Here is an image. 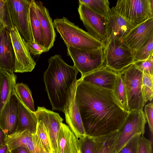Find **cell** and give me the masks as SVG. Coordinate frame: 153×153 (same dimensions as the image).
I'll return each mask as SVG.
<instances>
[{
  "label": "cell",
  "mask_w": 153,
  "mask_h": 153,
  "mask_svg": "<svg viewBox=\"0 0 153 153\" xmlns=\"http://www.w3.org/2000/svg\"><path fill=\"white\" fill-rule=\"evenodd\" d=\"M75 100L86 135L97 137L119 131L129 112L112 91L77 80Z\"/></svg>",
  "instance_id": "6da1fadb"
},
{
  "label": "cell",
  "mask_w": 153,
  "mask_h": 153,
  "mask_svg": "<svg viewBox=\"0 0 153 153\" xmlns=\"http://www.w3.org/2000/svg\"><path fill=\"white\" fill-rule=\"evenodd\" d=\"M48 61V67L44 73L45 89L52 110L64 112L70 89L79 71L60 55L55 54Z\"/></svg>",
  "instance_id": "7a4b0ae2"
},
{
  "label": "cell",
  "mask_w": 153,
  "mask_h": 153,
  "mask_svg": "<svg viewBox=\"0 0 153 153\" xmlns=\"http://www.w3.org/2000/svg\"><path fill=\"white\" fill-rule=\"evenodd\" d=\"M54 28L60 35L67 46L82 50L97 49L104 45L89 33L65 17L53 22Z\"/></svg>",
  "instance_id": "3957f363"
},
{
  "label": "cell",
  "mask_w": 153,
  "mask_h": 153,
  "mask_svg": "<svg viewBox=\"0 0 153 153\" xmlns=\"http://www.w3.org/2000/svg\"><path fill=\"white\" fill-rule=\"evenodd\" d=\"M120 72L126 91L128 112L143 110L146 104L141 91L143 73L133 63Z\"/></svg>",
  "instance_id": "277c9868"
},
{
  "label": "cell",
  "mask_w": 153,
  "mask_h": 153,
  "mask_svg": "<svg viewBox=\"0 0 153 153\" xmlns=\"http://www.w3.org/2000/svg\"><path fill=\"white\" fill-rule=\"evenodd\" d=\"M114 7L134 27L153 18V0H118Z\"/></svg>",
  "instance_id": "5b68a950"
},
{
  "label": "cell",
  "mask_w": 153,
  "mask_h": 153,
  "mask_svg": "<svg viewBox=\"0 0 153 153\" xmlns=\"http://www.w3.org/2000/svg\"><path fill=\"white\" fill-rule=\"evenodd\" d=\"M67 54L74 62V66L82 77L86 74L105 66L104 48L85 50L67 46Z\"/></svg>",
  "instance_id": "8992f818"
},
{
  "label": "cell",
  "mask_w": 153,
  "mask_h": 153,
  "mask_svg": "<svg viewBox=\"0 0 153 153\" xmlns=\"http://www.w3.org/2000/svg\"><path fill=\"white\" fill-rule=\"evenodd\" d=\"M105 66L117 72L121 71L134 62L135 53L120 39L111 41L104 50Z\"/></svg>",
  "instance_id": "52a82bcc"
},
{
  "label": "cell",
  "mask_w": 153,
  "mask_h": 153,
  "mask_svg": "<svg viewBox=\"0 0 153 153\" xmlns=\"http://www.w3.org/2000/svg\"><path fill=\"white\" fill-rule=\"evenodd\" d=\"M11 19L26 42H34L30 25L29 9L31 0H6Z\"/></svg>",
  "instance_id": "ba28073f"
},
{
  "label": "cell",
  "mask_w": 153,
  "mask_h": 153,
  "mask_svg": "<svg viewBox=\"0 0 153 153\" xmlns=\"http://www.w3.org/2000/svg\"><path fill=\"white\" fill-rule=\"evenodd\" d=\"M9 33L15 57L14 72L23 73L32 71L36 63L27 49L26 41L14 25Z\"/></svg>",
  "instance_id": "9c48e42d"
},
{
  "label": "cell",
  "mask_w": 153,
  "mask_h": 153,
  "mask_svg": "<svg viewBox=\"0 0 153 153\" xmlns=\"http://www.w3.org/2000/svg\"><path fill=\"white\" fill-rule=\"evenodd\" d=\"M146 122L143 110L129 112L123 124L119 130V135L116 147L117 153L134 135L139 134L143 135Z\"/></svg>",
  "instance_id": "30bf717a"
},
{
  "label": "cell",
  "mask_w": 153,
  "mask_h": 153,
  "mask_svg": "<svg viewBox=\"0 0 153 153\" xmlns=\"http://www.w3.org/2000/svg\"><path fill=\"white\" fill-rule=\"evenodd\" d=\"M78 11L87 32L105 47L107 23L105 19L82 3H79Z\"/></svg>",
  "instance_id": "8fae6325"
},
{
  "label": "cell",
  "mask_w": 153,
  "mask_h": 153,
  "mask_svg": "<svg viewBox=\"0 0 153 153\" xmlns=\"http://www.w3.org/2000/svg\"><path fill=\"white\" fill-rule=\"evenodd\" d=\"M77 81H74L70 89L64 113L69 127L76 137L80 139L86 134L75 100Z\"/></svg>",
  "instance_id": "7c38bea8"
},
{
  "label": "cell",
  "mask_w": 153,
  "mask_h": 153,
  "mask_svg": "<svg viewBox=\"0 0 153 153\" xmlns=\"http://www.w3.org/2000/svg\"><path fill=\"white\" fill-rule=\"evenodd\" d=\"M35 113L43 121L47 131L53 153H59L58 140L63 119L57 113L38 106Z\"/></svg>",
  "instance_id": "4fadbf2b"
},
{
  "label": "cell",
  "mask_w": 153,
  "mask_h": 153,
  "mask_svg": "<svg viewBox=\"0 0 153 153\" xmlns=\"http://www.w3.org/2000/svg\"><path fill=\"white\" fill-rule=\"evenodd\" d=\"M153 36V18L133 28L121 39L128 48L134 52Z\"/></svg>",
  "instance_id": "5bb4252c"
},
{
  "label": "cell",
  "mask_w": 153,
  "mask_h": 153,
  "mask_svg": "<svg viewBox=\"0 0 153 153\" xmlns=\"http://www.w3.org/2000/svg\"><path fill=\"white\" fill-rule=\"evenodd\" d=\"M18 98L15 92L0 113V126L7 136L15 132L18 123Z\"/></svg>",
  "instance_id": "9a60e30c"
},
{
  "label": "cell",
  "mask_w": 153,
  "mask_h": 153,
  "mask_svg": "<svg viewBox=\"0 0 153 153\" xmlns=\"http://www.w3.org/2000/svg\"><path fill=\"white\" fill-rule=\"evenodd\" d=\"M134 27L117 12L114 7H112L110 9L109 18L106 23L104 49L111 41L117 39L121 40Z\"/></svg>",
  "instance_id": "2e32d148"
},
{
  "label": "cell",
  "mask_w": 153,
  "mask_h": 153,
  "mask_svg": "<svg viewBox=\"0 0 153 153\" xmlns=\"http://www.w3.org/2000/svg\"><path fill=\"white\" fill-rule=\"evenodd\" d=\"M33 3L42 31L46 52L53 46L56 34L48 9L41 1L33 0Z\"/></svg>",
  "instance_id": "e0dca14e"
},
{
  "label": "cell",
  "mask_w": 153,
  "mask_h": 153,
  "mask_svg": "<svg viewBox=\"0 0 153 153\" xmlns=\"http://www.w3.org/2000/svg\"><path fill=\"white\" fill-rule=\"evenodd\" d=\"M118 75V72L104 66L86 74L80 79L96 86L113 91Z\"/></svg>",
  "instance_id": "ac0fdd59"
},
{
  "label": "cell",
  "mask_w": 153,
  "mask_h": 153,
  "mask_svg": "<svg viewBox=\"0 0 153 153\" xmlns=\"http://www.w3.org/2000/svg\"><path fill=\"white\" fill-rule=\"evenodd\" d=\"M15 57L9 32L4 28L0 33V70L14 72Z\"/></svg>",
  "instance_id": "d6986e66"
},
{
  "label": "cell",
  "mask_w": 153,
  "mask_h": 153,
  "mask_svg": "<svg viewBox=\"0 0 153 153\" xmlns=\"http://www.w3.org/2000/svg\"><path fill=\"white\" fill-rule=\"evenodd\" d=\"M58 145L59 153H78L79 140L68 126L62 123L59 130Z\"/></svg>",
  "instance_id": "ffe728a7"
},
{
  "label": "cell",
  "mask_w": 153,
  "mask_h": 153,
  "mask_svg": "<svg viewBox=\"0 0 153 153\" xmlns=\"http://www.w3.org/2000/svg\"><path fill=\"white\" fill-rule=\"evenodd\" d=\"M18 100V123L16 132L27 130L32 134H35L38 123L36 114L25 106L19 98Z\"/></svg>",
  "instance_id": "44dd1931"
},
{
  "label": "cell",
  "mask_w": 153,
  "mask_h": 153,
  "mask_svg": "<svg viewBox=\"0 0 153 153\" xmlns=\"http://www.w3.org/2000/svg\"><path fill=\"white\" fill-rule=\"evenodd\" d=\"M16 80L14 72L0 70V113L11 95L15 92Z\"/></svg>",
  "instance_id": "7402d4cb"
},
{
  "label": "cell",
  "mask_w": 153,
  "mask_h": 153,
  "mask_svg": "<svg viewBox=\"0 0 153 153\" xmlns=\"http://www.w3.org/2000/svg\"><path fill=\"white\" fill-rule=\"evenodd\" d=\"M119 131L98 137H94L97 145V153H117L116 147Z\"/></svg>",
  "instance_id": "603a6c76"
},
{
  "label": "cell",
  "mask_w": 153,
  "mask_h": 153,
  "mask_svg": "<svg viewBox=\"0 0 153 153\" xmlns=\"http://www.w3.org/2000/svg\"><path fill=\"white\" fill-rule=\"evenodd\" d=\"M29 16L34 42L44 48V38L42 31L39 21L36 13L33 0H31Z\"/></svg>",
  "instance_id": "cb8c5ba5"
},
{
  "label": "cell",
  "mask_w": 153,
  "mask_h": 153,
  "mask_svg": "<svg viewBox=\"0 0 153 153\" xmlns=\"http://www.w3.org/2000/svg\"><path fill=\"white\" fill-rule=\"evenodd\" d=\"M78 3L84 4L103 17L107 23L108 22L111 9L110 3L108 0H79Z\"/></svg>",
  "instance_id": "d4e9b609"
},
{
  "label": "cell",
  "mask_w": 153,
  "mask_h": 153,
  "mask_svg": "<svg viewBox=\"0 0 153 153\" xmlns=\"http://www.w3.org/2000/svg\"><path fill=\"white\" fill-rule=\"evenodd\" d=\"M15 91L17 97L22 103L30 111L35 112L32 93L28 86L22 82L16 83Z\"/></svg>",
  "instance_id": "484cf974"
},
{
  "label": "cell",
  "mask_w": 153,
  "mask_h": 153,
  "mask_svg": "<svg viewBox=\"0 0 153 153\" xmlns=\"http://www.w3.org/2000/svg\"><path fill=\"white\" fill-rule=\"evenodd\" d=\"M113 91L120 105L124 110L128 112L126 94L120 72H118V76Z\"/></svg>",
  "instance_id": "4316f807"
},
{
  "label": "cell",
  "mask_w": 153,
  "mask_h": 153,
  "mask_svg": "<svg viewBox=\"0 0 153 153\" xmlns=\"http://www.w3.org/2000/svg\"><path fill=\"white\" fill-rule=\"evenodd\" d=\"M141 91L145 103L149 101L151 102L153 97V75L143 73Z\"/></svg>",
  "instance_id": "83f0119b"
},
{
  "label": "cell",
  "mask_w": 153,
  "mask_h": 153,
  "mask_svg": "<svg viewBox=\"0 0 153 153\" xmlns=\"http://www.w3.org/2000/svg\"><path fill=\"white\" fill-rule=\"evenodd\" d=\"M37 119L36 134L39 137L45 151L48 153H53L49 137L45 125L42 120L38 118Z\"/></svg>",
  "instance_id": "f1b7e54d"
},
{
  "label": "cell",
  "mask_w": 153,
  "mask_h": 153,
  "mask_svg": "<svg viewBox=\"0 0 153 153\" xmlns=\"http://www.w3.org/2000/svg\"><path fill=\"white\" fill-rule=\"evenodd\" d=\"M153 55V36L135 53L134 62L146 60Z\"/></svg>",
  "instance_id": "f546056e"
},
{
  "label": "cell",
  "mask_w": 153,
  "mask_h": 153,
  "mask_svg": "<svg viewBox=\"0 0 153 153\" xmlns=\"http://www.w3.org/2000/svg\"><path fill=\"white\" fill-rule=\"evenodd\" d=\"M81 153H97V145L95 137L86 135L79 140Z\"/></svg>",
  "instance_id": "4dcf8cb0"
},
{
  "label": "cell",
  "mask_w": 153,
  "mask_h": 153,
  "mask_svg": "<svg viewBox=\"0 0 153 153\" xmlns=\"http://www.w3.org/2000/svg\"><path fill=\"white\" fill-rule=\"evenodd\" d=\"M0 22L10 32L13 26L6 0H0Z\"/></svg>",
  "instance_id": "1f68e13d"
},
{
  "label": "cell",
  "mask_w": 153,
  "mask_h": 153,
  "mask_svg": "<svg viewBox=\"0 0 153 153\" xmlns=\"http://www.w3.org/2000/svg\"><path fill=\"white\" fill-rule=\"evenodd\" d=\"M133 63L143 73L153 75V55L146 60L134 62Z\"/></svg>",
  "instance_id": "d6a6232c"
},
{
  "label": "cell",
  "mask_w": 153,
  "mask_h": 153,
  "mask_svg": "<svg viewBox=\"0 0 153 153\" xmlns=\"http://www.w3.org/2000/svg\"><path fill=\"white\" fill-rule=\"evenodd\" d=\"M141 134L134 135L117 153H137L138 140Z\"/></svg>",
  "instance_id": "836d02e7"
},
{
  "label": "cell",
  "mask_w": 153,
  "mask_h": 153,
  "mask_svg": "<svg viewBox=\"0 0 153 153\" xmlns=\"http://www.w3.org/2000/svg\"><path fill=\"white\" fill-rule=\"evenodd\" d=\"M27 147L30 153H42L45 149L39 137L36 133L33 135L32 138Z\"/></svg>",
  "instance_id": "e575fe53"
},
{
  "label": "cell",
  "mask_w": 153,
  "mask_h": 153,
  "mask_svg": "<svg viewBox=\"0 0 153 153\" xmlns=\"http://www.w3.org/2000/svg\"><path fill=\"white\" fill-rule=\"evenodd\" d=\"M152 141L141 135L139 137L137 153H152Z\"/></svg>",
  "instance_id": "d590c367"
},
{
  "label": "cell",
  "mask_w": 153,
  "mask_h": 153,
  "mask_svg": "<svg viewBox=\"0 0 153 153\" xmlns=\"http://www.w3.org/2000/svg\"><path fill=\"white\" fill-rule=\"evenodd\" d=\"M145 115L152 134L153 133V104L152 102L147 104L144 108Z\"/></svg>",
  "instance_id": "8d00e7d4"
},
{
  "label": "cell",
  "mask_w": 153,
  "mask_h": 153,
  "mask_svg": "<svg viewBox=\"0 0 153 153\" xmlns=\"http://www.w3.org/2000/svg\"><path fill=\"white\" fill-rule=\"evenodd\" d=\"M26 44L30 54L34 55H38L45 52L44 48L34 42L26 41Z\"/></svg>",
  "instance_id": "74e56055"
},
{
  "label": "cell",
  "mask_w": 153,
  "mask_h": 153,
  "mask_svg": "<svg viewBox=\"0 0 153 153\" xmlns=\"http://www.w3.org/2000/svg\"><path fill=\"white\" fill-rule=\"evenodd\" d=\"M10 153H30V152L27 147L22 145L12 149L10 151Z\"/></svg>",
  "instance_id": "f35d334b"
},
{
  "label": "cell",
  "mask_w": 153,
  "mask_h": 153,
  "mask_svg": "<svg viewBox=\"0 0 153 153\" xmlns=\"http://www.w3.org/2000/svg\"><path fill=\"white\" fill-rule=\"evenodd\" d=\"M7 136L0 126V148L7 144Z\"/></svg>",
  "instance_id": "ab89813d"
},
{
  "label": "cell",
  "mask_w": 153,
  "mask_h": 153,
  "mask_svg": "<svg viewBox=\"0 0 153 153\" xmlns=\"http://www.w3.org/2000/svg\"><path fill=\"white\" fill-rule=\"evenodd\" d=\"M0 153H10V151L7 144L0 148Z\"/></svg>",
  "instance_id": "60d3db41"
},
{
  "label": "cell",
  "mask_w": 153,
  "mask_h": 153,
  "mask_svg": "<svg viewBox=\"0 0 153 153\" xmlns=\"http://www.w3.org/2000/svg\"><path fill=\"white\" fill-rule=\"evenodd\" d=\"M5 28V27H4V26L1 22H0V33Z\"/></svg>",
  "instance_id": "b9f144b4"
},
{
  "label": "cell",
  "mask_w": 153,
  "mask_h": 153,
  "mask_svg": "<svg viewBox=\"0 0 153 153\" xmlns=\"http://www.w3.org/2000/svg\"><path fill=\"white\" fill-rule=\"evenodd\" d=\"M42 153H47L45 150V149H44Z\"/></svg>",
  "instance_id": "7bdbcfd3"
},
{
  "label": "cell",
  "mask_w": 153,
  "mask_h": 153,
  "mask_svg": "<svg viewBox=\"0 0 153 153\" xmlns=\"http://www.w3.org/2000/svg\"><path fill=\"white\" fill-rule=\"evenodd\" d=\"M78 153H81V151L79 149Z\"/></svg>",
  "instance_id": "ee69618b"
}]
</instances>
